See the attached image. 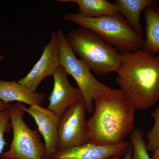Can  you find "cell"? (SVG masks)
<instances>
[{
	"label": "cell",
	"instance_id": "7",
	"mask_svg": "<svg viewBox=\"0 0 159 159\" xmlns=\"http://www.w3.org/2000/svg\"><path fill=\"white\" fill-rule=\"evenodd\" d=\"M86 112L82 98L66 111L60 117L57 150L66 149L89 142L88 121L86 118Z\"/></svg>",
	"mask_w": 159,
	"mask_h": 159
},
{
	"label": "cell",
	"instance_id": "16",
	"mask_svg": "<svg viewBox=\"0 0 159 159\" xmlns=\"http://www.w3.org/2000/svg\"><path fill=\"white\" fill-rule=\"evenodd\" d=\"M130 140L133 148L132 159H152L148 155L142 130L134 128L130 134Z\"/></svg>",
	"mask_w": 159,
	"mask_h": 159
},
{
	"label": "cell",
	"instance_id": "11",
	"mask_svg": "<svg viewBox=\"0 0 159 159\" xmlns=\"http://www.w3.org/2000/svg\"><path fill=\"white\" fill-rule=\"evenodd\" d=\"M130 143L124 141L113 145H100L89 142L83 145L58 150L52 159H107L125 155Z\"/></svg>",
	"mask_w": 159,
	"mask_h": 159
},
{
	"label": "cell",
	"instance_id": "18",
	"mask_svg": "<svg viewBox=\"0 0 159 159\" xmlns=\"http://www.w3.org/2000/svg\"><path fill=\"white\" fill-rule=\"evenodd\" d=\"M11 128L9 111H3L0 112V157L2 156L6 146L5 134L9 131Z\"/></svg>",
	"mask_w": 159,
	"mask_h": 159
},
{
	"label": "cell",
	"instance_id": "10",
	"mask_svg": "<svg viewBox=\"0 0 159 159\" xmlns=\"http://www.w3.org/2000/svg\"><path fill=\"white\" fill-rule=\"evenodd\" d=\"M68 75L60 65L53 75L54 86L49 97L48 108L60 117L82 98L79 89L74 87L69 82Z\"/></svg>",
	"mask_w": 159,
	"mask_h": 159
},
{
	"label": "cell",
	"instance_id": "21",
	"mask_svg": "<svg viewBox=\"0 0 159 159\" xmlns=\"http://www.w3.org/2000/svg\"><path fill=\"white\" fill-rule=\"evenodd\" d=\"M152 159H159V147L153 152Z\"/></svg>",
	"mask_w": 159,
	"mask_h": 159
},
{
	"label": "cell",
	"instance_id": "8",
	"mask_svg": "<svg viewBox=\"0 0 159 159\" xmlns=\"http://www.w3.org/2000/svg\"><path fill=\"white\" fill-rule=\"evenodd\" d=\"M59 46L57 32L53 31L48 43L44 47L39 59L29 74L20 80L19 83L31 91H36L46 77L53 76L59 66Z\"/></svg>",
	"mask_w": 159,
	"mask_h": 159
},
{
	"label": "cell",
	"instance_id": "17",
	"mask_svg": "<svg viewBox=\"0 0 159 159\" xmlns=\"http://www.w3.org/2000/svg\"><path fill=\"white\" fill-rule=\"evenodd\" d=\"M152 116L155 120L154 125L152 129L147 134L148 143L146 145L148 150L153 152L159 147V103Z\"/></svg>",
	"mask_w": 159,
	"mask_h": 159
},
{
	"label": "cell",
	"instance_id": "23",
	"mask_svg": "<svg viewBox=\"0 0 159 159\" xmlns=\"http://www.w3.org/2000/svg\"><path fill=\"white\" fill-rule=\"evenodd\" d=\"M3 59H4V57L0 55V62H1V61H2Z\"/></svg>",
	"mask_w": 159,
	"mask_h": 159
},
{
	"label": "cell",
	"instance_id": "22",
	"mask_svg": "<svg viewBox=\"0 0 159 159\" xmlns=\"http://www.w3.org/2000/svg\"><path fill=\"white\" fill-rule=\"evenodd\" d=\"M107 159H121V157L116 156L112 157L109 158Z\"/></svg>",
	"mask_w": 159,
	"mask_h": 159
},
{
	"label": "cell",
	"instance_id": "13",
	"mask_svg": "<svg viewBox=\"0 0 159 159\" xmlns=\"http://www.w3.org/2000/svg\"><path fill=\"white\" fill-rule=\"evenodd\" d=\"M156 0H116L115 4L119 13L125 16L131 27L138 34L142 35L140 15L147 7L158 3Z\"/></svg>",
	"mask_w": 159,
	"mask_h": 159
},
{
	"label": "cell",
	"instance_id": "3",
	"mask_svg": "<svg viewBox=\"0 0 159 159\" xmlns=\"http://www.w3.org/2000/svg\"><path fill=\"white\" fill-rule=\"evenodd\" d=\"M66 37L74 54L91 72L103 75L119 70L122 62L120 52L94 31L83 28L73 29Z\"/></svg>",
	"mask_w": 159,
	"mask_h": 159
},
{
	"label": "cell",
	"instance_id": "9",
	"mask_svg": "<svg viewBox=\"0 0 159 159\" xmlns=\"http://www.w3.org/2000/svg\"><path fill=\"white\" fill-rule=\"evenodd\" d=\"M22 109L34 119L38 131L44 140L45 158L52 159L57 151L58 128L60 117L48 108L34 105L29 107L22 104Z\"/></svg>",
	"mask_w": 159,
	"mask_h": 159
},
{
	"label": "cell",
	"instance_id": "6",
	"mask_svg": "<svg viewBox=\"0 0 159 159\" xmlns=\"http://www.w3.org/2000/svg\"><path fill=\"white\" fill-rule=\"evenodd\" d=\"M13 137L9 150L2 154L3 159H43L44 144L38 131L29 128L24 120L22 104H9L8 107Z\"/></svg>",
	"mask_w": 159,
	"mask_h": 159
},
{
	"label": "cell",
	"instance_id": "14",
	"mask_svg": "<svg viewBox=\"0 0 159 159\" xmlns=\"http://www.w3.org/2000/svg\"><path fill=\"white\" fill-rule=\"evenodd\" d=\"M146 30L145 39L142 49L151 54L159 53V5L154 4L144 10Z\"/></svg>",
	"mask_w": 159,
	"mask_h": 159
},
{
	"label": "cell",
	"instance_id": "4",
	"mask_svg": "<svg viewBox=\"0 0 159 159\" xmlns=\"http://www.w3.org/2000/svg\"><path fill=\"white\" fill-rule=\"evenodd\" d=\"M63 19L94 31L119 52H135L144 46L145 39L134 30L120 13L90 18L69 12L63 16Z\"/></svg>",
	"mask_w": 159,
	"mask_h": 159
},
{
	"label": "cell",
	"instance_id": "24",
	"mask_svg": "<svg viewBox=\"0 0 159 159\" xmlns=\"http://www.w3.org/2000/svg\"><path fill=\"white\" fill-rule=\"evenodd\" d=\"M43 159H46V158H44Z\"/></svg>",
	"mask_w": 159,
	"mask_h": 159
},
{
	"label": "cell",
	"instance_id": "2",
	"mask_svg": "<svg viewBox=\"0 0 159 159\" xmlns=\"http://www.w3.org/2000/svg\"><path fill=\"white\" fill-rule=\"evenodd\" d=\"M135 111L120 90L110 88L99 94L88 121L89 142L104 145L124 142L134 129Z\"/></svg>",
	"mask_w": 159,
	"mask_h": 159
},
{
	"label": "cell",
	"instance_id": "19",
	"mask_svg": "<svg viewBox=\"0 0 159 159\" xmlns=\"http://www.w3.org/2000/svg\"><path fill=\"white\" fill-rule=\"evenodd\" d=\"M9 103H6L0 99V112L8 109Z\"/></svg>",
	"mask_w": 159,
	"mask_h": 159
},
{
	"label": "cell",
	"instance_id": "15",
	"mask_svg": "<svg viewBox=\"0 0 159 159\" xmlns=\"http://www.w3.org/2000/svg\"><path fill=\"white\" fill-rule=\"evenodd\" d=\"M61 2L76 3L78 14L83 17L95 18L119 13L116 5L106 0H60Z\"/></svg>",
	"mask_w": 159,
	"mask_h": 159
},
{
	"label": "cell",
	"instance_id": "20",
	"mask_svg": "<svg viewBox=\"0 0 159 159\" xmlns=\"http://www.w3.org/2000/svg\"><path fill=\"white\" fill-rule=\"evenodd\" d=\"M133 153V148L132 147L131 145L130 144V146H129V148H128V150L126 152L125 155H124V159H132V157Z\"/></svg>",
	"mask_w": 159,
	"mask_h": 159
},
{
	"label": "cell",
	"instance_id": "12",
	"mask_svg": "<svg viewBox=\"0 0 159 159\" xmlns=\"http://www.w3.org/2000/svg\"><path fill=\"white\" fill-rule=\"evenodd\" d=\"M44 94L31 91L15 81L0 80V99L6 103L18 102L29 106H42Z\"/></svg>",
	"mask_w": 159,
	"mask_h": 159
},
{
	"label": "cell",
	"instance_id": "1",
	"mask_svg": "<svg viewBox=\"0 0 159 159\" xmlns=\"http://www.w3.org/2000/svg\"><path fill=\"white\" fill-rule=\"evenodd\" d=\"M119 52L122 62L116 81L120 90L135 110L150 108L159 99V56L143 49Z\"/></svg>",
	"mask_w": 159,
	"mask_h": 159
},
{
	"label": "cell",
	"instance_id": "5",
	"mask_svg": "<svg viewBox=\"0 0 159 159\" xmlns=\"http://www.w3.org/2000/svg\"><path fill=\"white\" fill-rule=\"evenodd\" d=\"M56 32L59 46V65L75 80L82 94L87 112L93 113L95 97L111 88L98 81L85 63L77 58L69 46L64 32L60 30Z\"/></svg>",
	"mask_w": 159,
	"mask_h": 159
}]
</instances>
